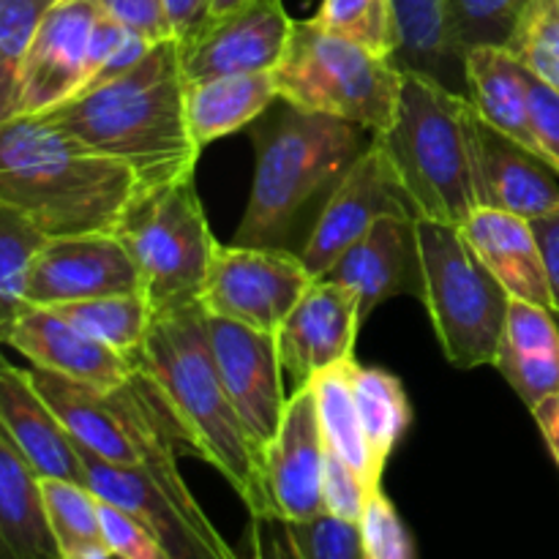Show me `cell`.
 <instances>
[{
  "mask_svg": "<svg viewBox=\"0 0 559 559\" xmlns=\"http://www.w3.org/2000/svg\"><path fill=\"white\" fill-rule=\"evenodd\" d=\"M246 131L254 140V183L235 243L300 257L320 213L377 134L353 120L306 112L284 98Z\"/></svg>",
  "mask_w": 559,
  "mask_h": 559,
  "instance_id": "6da1fadb",
  "label": "cell"
},
{
  "mask_svg": "<svg viewBox=\"0 0 559 559\" xmlns=\"http://www.w3.org/2000/svg\"><path fill=\"white\" fill-rule=\"evenodd\" d=\"M134 369L175 426L180 445L211 464L251 516H276L265 484V456L240 420L207 338L202 306L153 317Z\"/></svg>",
  "mask_w": 559,
  "mask_h": 559,
  "instance_id": "7a4b0ae2",
  "label": "cell"
},
{
  "mask_svg": "<svg viewBox=\"0 0 559 559\" xmlns=\"http://www.w3.org/2000/svg\"><path fill=\"white\" fill-rule=\"evenodd\" d=\"M33 118H44L71 140L126 164L145 189L194 178L202 153L186 118L178 38L156 44L126 74Z\"/></svg>",
  "mask_w": 559,
  "mask_h": 559,
  "instance_id": "3957f363",
  "label": "cell"
},
{
  "mask_svg": "<svg viewBox=\"0 0 559 559\" xmlns=\"http://www.w3.org/2000/svg\"><path fill=\"white\" fill-rule=\"evenodd\" d=\"M142 189L126 164L44 118L0 123V205L20 211L49 238L115 235Z\"/></svg>",
  "mask_w": 559,
  "mask_h": 559,
  "instance_id": "277c9868",
  "label": "cell"
},
{
  "mask_svg": "<svg viewBox=\"0 0 559 559\" xmlns=\"http://www.w3.org/2000/svg\"><path fill=\"white\" fill-rule=\"evenodd\" d=\"M415 218L462 227L484 207L480 115L437 80L404 71L393 126L377 134Z\"/></svg>",
  "mask_w": 559,
  "mask_h": 559,
  "instance_id": "5b68a950",
  "label": "cell"
},
{
  "mask_svg": "<svg viewBox=\"0 0 559 559\" xmlns=\"http://www.w3.org/2000/svg\"><path fill=\"white\" fill-rule=\"evenodd\" d=\"M273 80L278 98L293 107L353 120L385 134L396 118L404 71L391 58L306 20L295 22Z\"/></svg>",
  "mask_w": 559,
  "mask_h": 559,
  "instance_id": "8992f818",
  "label": "cell"
},
{
  "mask_svg": "<svg viewBox=\"0 0 559 559\" xmlns=\"http://www.w3.org/2000/svg\"><path fill=\"white\" fill-rule=\"evenodd\" d=\"M424 265V306L442 353L459 369L495 366L511 293L484 265L462 227L415 218Z\"/></svg>",
  "mask_w": 559,
  "mask_h": 559,
  "instance_id": "52a82bcc",
  "label": "cell"
},
{
  "mask_svg": "<svg viewBox=\"0 0 559 559\" xmlns=\"http://www.w3.org/2000/svg\"><path fill=\"white\" fill-rule=\"evenodd\" d=\"M115 235L140 271L153 314L200 306L218 243L207 227L194 178L142 189Z\"/></svg>",
  "mask_w": 559,
  "mask_h": 559,
  "instance_id": "ba28073f",
  "label": "cell"
},
{
  "mask_svg": "<svg viewBox=\"0 0 559 559\" xmlns=\"http://www.w3.org/2000/svg\"><path fill=\"white\" fill-rule=\"evenodd\" d=\"M311 282L314 276L293 251L216 246L200 306L211 317L276 336Z\"/></svg>",
  "mask_w": 559,
  "mask_h": 559,
  "instance_id": "9c48e42d",
  "label": "cell"
},
{
  "mask_svg": "<svg viewBox=\"0 0 559 559\" xmlns=\"http://www.w3.org/2000/svg\"><path fill=\"white\" fill-rule=\"evenodd\" d=\"M102 14L98 0H58L47 11L22 60L14 104L5 120L44 115L82 91L93 31Z\"/></svg>",
  "mask_w": 559,
  "mask_h": 559,
  "instance_id": "30bf717a",
  "label": "cell"
},
{
  "mask_svg": "<svg viewBox=\"0 0 559 559\" xmlns=\"http://www.w3.org/2000/svg\"><path fill=\"white\" fill-rule=\"evenodd\" d=\"M207 338L224 388L251 440L265 456V448L276 440L289 404L276 336L207 314Z\"/></svg>",
  "mask_w": 559,
  "mask_h": 559,
  "instance_id": "8fae6325",
  "label": "cell"
},
{
  "mask_svg": "<svg viewBox=\"0 0 559 559\" xmlns=\"http://www.w3.org/2000/svg\"><path fill=\"white\" fill-rule=\"evenodd\" d=\"M382 216H415L407 194L399 186L396 173L391 162L382 153L380 142L358 158L344 183L338 186L336 194L325 205V211L317 218L300 262L314 278H322L333 267V262L355 243L364 238L374 222Z\"/></svg>",
  "mask_w": 559,
  "mask_h": 559,
  "instance_id": "7c38bea8",
  "label": "cell"
},
{
  "mask_svg": "<svg viewBox=\"0 0 559 559\" xmlns=\"http://www.w3.org/2000/svg\"><path fill=\"white\" fill-rule=\"evenodd\" d=\"M293 27L284 0H249L213 16L189 44H180L186 82L273 71L287 52Z\"/></svg>",
  "mask_w": 559,
  "mask_h": 559,
  "instance_id": "4fadbf2b",
  "label": "cell"
},
{
  "mask_svg": "<svg viewBox=\"0 0 559 559\" xmlns=\"http://www.w3.org/2000/svg\"><path fill=\"white\" fill-rule=\"evenodd\" d=\"M142 293V278L118 235L52 238L33 265L27 306L76 304L109 295Z\"/></svg>",
  "mask_w": 559,
  "mask_h": 559,
  "instance_id": "5bb4252c",
  "label": "cell"
},
{
  "mask_svg": "<svg viewBox=\"0 0 559 559\" xmlns=\"http://www.w3.org/2000/svg\"><path fill=\"white\" fill-rule=\"evenodd\" d=\"M325 437L317 413L314 388H295L276 440L265 448V484L273 513L289 524L325 513L322 502Z\"/></svg>",
  "mask_w": 559,
  "mask_h": 559,
  "instance_id": "9a60e30c",
  "label": "cell"
},
{
  "mask_svg": "<svg viewBox=\"0 0 559 559\" xmlns=\"http://www.w3.org/2000/svg\"><path fill=\"white\" fill-rule=\"evenodd\" d=\"M360 325L358 295L344 284L314 278L276 333L278 358L295 388H304L320 371L355 358Z\"/></svg>",
  "mask_w": 559,
  "mask_h": 559,
  "instance_id": "2e32d148",
  "label": "cell"
},
{
  "mask_svg": "<svg viewBox=\"0 0 559 559\" xmlns=\"http://www.w3.org/2000/svg\"><path fill=\"white\" fill-rule=\"evenodd\" d=\"M322 278L344 284L358 295L360 320L396 295L424 298V265L415 216H382L355 240Z\"/></svg>",
  "mask_w": 559,
  "mask_h": 559,
  "instance_id": "e0dca14e",
  "label": "cell"
},
{
  "mask_svg": "<svg viewBox=\"0 0 559 559\" xmlns=\"http://www.w3.org/2000/svg\"><path fill=\"white\" fill-rule=\"evenodd\" d=\"M0 338L38 369L85 382L98 391L112 393L136 377L129 358L41 306H27L9 328L0 331Z\"/></svg>",
  "mask_w": 559,
  "mask_h": 559,
  "instance_id": "ac0fdd59",
  "label": "cell"
},
{
  "mask_svg": "<svg viewBox=\"0 0 559 559\" xmlns=\"http://www.w3.org/2000/svg\"><path fill=\"white\" fill-rule=\"evenodd\" d=\"M0 431L14 442L38 478L87 486V469L76 440L36 391L31 371L11 364L0 369Z\"/></svg>",
  "mask_w": 559,
  "mask_h": 559,
  "instance_id": "d6986e66",
  "label": "cell"
},
{
  "mask_svg": "<svg viewBox=\"0 0 559 559\" xmlns=\"http://www.w3.org/2000/svg\"><path fill=\"white\" fill-rule=\"evenodd\" d=\"M80 451L87 469V486L96 491L98 500L134 516L153 538L162 540L173 559H222L145 469L118 467V464L102 462L85 448Z\"/></svg>",
  "mask_w": 559,
  "mask_h": 559,
  "instance_id": "ffe728a7",
  "label": "cell"
},
{
  "mask_svg": "<svg viewBox=\"0 0 559 559\" xmlns=\"http://www.w3.org/2000/svg\"><path fill=\"white\" fill-rule=\"evenodd\" d=\"M462 233L511 298L555 311L544 251L527 218L497 207H478L462 224Z\"/></svg>",
  "mask_w": 559,
  "mask_h": 559,
  "instance_id": "44dd1931",
  "label": "cell"
},
{
  "mask_svg": "<svg viewBox=\"0 0 559 559\" xmlns=\"http://www.w3.org/2000/svg\"><path fill=\"white\" fill-rule=\"evenodd\" d=\"M480 186H484V207H497L527 222L559 211V186L549 164L486 126L484 120H480Z\"/></svg>",
  "mask_w": 559,
  "mask_h": 559,
  "instance_id": "7402d4cb",
  "label": "cell"
},
{
  "mask_svg": "<svg viewBox=\"0 0 559 559\" xmlns=\"http://www.w3.org/2000/svg\"><path fill=\"white\" fill-rule=\"evenodd\" d=\"M555 311L511 298L495 369L530 409L559 391V328Z\"/></svg>",
  "mask_w": 559,
  "mask_h": 559,
  "instance_id": "603a6c76",
  "label": "cell"
},
{
  "mask_svg": "<svg viewBox=\"0 0 559 559\" xmlns=\"http://www.w3.org/2000/svg\"><path fill=\"white\" fill-rule=\"evenodd\" d=\"M0 559H63L41 478L0 431Z\"/></svg>",
  "mask_w": 559,
  "mask_h": 559,
  "instance_id": "cb8c5ba5",
  "label": "cell"
},
{
  "mask_svg": "<svg viewBox=\"0 0 559 559\" xmlns=\"http://www.w3.org/2000/svg\"><path fill=\"white\" fill-rule=\"evenodd\" d=\"M467 98L486 126L538 153L530 118V71L502 47H478L464 58Z\"/></svg>",
  "mask_w": 559,
  "mask_h": 559,
  "instance_id": "d4e9b609",
  "label": "cell"
},
{
  "mask_svg": "<svg viewBox=\"0 0 559 559\" xmlns=\"http://www.w3.org/2000/svg\"><path fill=\"white\" fill-rule=\"evenodd\" d=\"M278 98L273 71L224 74L186 82V118L200 147L243 131L271 109Z\"/></svg>",
  "mask_w": 559,
  "mask_h": 559,
  "instance_id": "484cf974",
  "label": "cell"
},
{
  "mask_svg": "<svg viewBox=\"0 0 559 559\" xmlns=\"http://www.w3.org/2000/svg\"><path fill=\"white\" fill-rule=\"evenodd\" d=\"M399 20V49L393 63L467 96L464 58L448 31V0H393Z\"/></svg>",
  "mask_w": 559,
  "mask_h": 559,
  "instance_id": "4316f807",
  "label": "cell"
},
{
  "mask_svg": "<svg viewBox=\"0 0 559 559\" xmlns=\"http://www.w3.org/2000/svg\"><path fill=\"white\" fill-rule=\"evenodd\" d=\"M349 366H353V358L320 371V374L311 377L306 385L314 388L317 413H320L325 445L331 448L333 453H338V456L366 480V486H369L371 491H377L382 489V473L377 469L371 448L369 442H366L358 402H355L353 371H349Z\"/></svg>",
  "mask_w": 559,
  "mask_h": 559,
  "instance_id": "83f0119b",
  "label": "cell"
},
{
  "mask_svg": "<svg viewBox=\"0 0 559 559\" xmlns=\"http://www.w3.org/2000/svg\"><path fill=\"white\" fill-rule=\"evenodd\" d=\"M349 371H353V391L366 442H369L377 469L385 473L388 459L407 435L409 420H413L407 391L399 377L374 369V366L358 364L355 358Z\"/></svg>",
  "mask_w": 559,
  "mask_h": 559,
  "instance_id": "f1b7e54d",
  "label": "cell"
},
{
  "mask_svg": "<svg viewBox=\"0 0 559 559\" xmlns=\"http://www.w3.org/2000/svg\"><path fill=\"white\" fill-rule=\"evenodd\" d=\"M52 311L74 328H80L82 333L96 338V342L112 347L115 353L129 358L131 364L142 353V344H145L153 317H156L151 300L142 293L76 300V304L52 306Z\"/></svg>",
  "mask_w": 559,
  "mask_h": 559,
  "instance_id": "f546056e",
  "label": "cell"
},
{
  "mask_svg": "<svg viewBox=\"0 0 559 559\" xmlns=\"http://www.w3.org/2000/svg\"><path fill=\"white\" fill-rule=\"evenodd\" d=\"M49 240L31 218L0 205V331L27 309V282Z\"/></svg>",
  "mask_w": 559,
  "mask_h": 559,
  "instance_id": "4dcf8cb0",
  "label": "cell"
},
{
  "mask_svg": "<svg viewBox=\"0 0 559 559\" xmlns=\"http://www.w3.org/2000/svg\"><path fill=\"white\" fill-rule=\"evenodd\" d=\"M41 495L63 555L107 546L102 530V500L91 486L41 478Z\"/></svg>",
  "mask_w": 559,
  "mask_h": 559,
  "instance_id": "1f68e13d",
  "label": "cell"
},
{
  "mask_svg": "<svg viewBox=\"0 0 559 559\" xmlns=\"http://www.w3.org/2000/svg\"><path fill=\"white\" fill-rule=\"evenodd\" d=\"M311 20L382 58L393 60L399 49V20L393 0H322Z\"/></svg>",
  "mask_w": 559,
  "mask_h": 559,
  "instance_id": "d6a6232c",
  "label": "cell"
},
{
  "mask_svg": "<svg viewBox=\"0 0 559 559\" xmlns=\"http://www.w3.org/2000/svg\"><path fill=\"white\" fill-rule=\"evenodd\" d=\"M527 0H448V31L462 58L478 47L511 44Z\"/></svg>",
  "mask_w": 559,
  "mask_h": 559,
  "instance_id": "836d02e7",
  "label": "cell"
},
{
  "mask_svg": "<svg viewBox=\"0 0 559 559\" xmlns=\"http://www.w3.org/2000/svg\"><path fill=\"white\" fill-rule=\"evenodd\" d=\"M55 3L58 0H0V120L9 118L22 60Z\"/></svg>",
  "mask_w": 559,
  "mask_h": 559,
  "instance_id": "e575fe53",
  "label": "cell"
},
{
  "mask_svg": "<svg viewBox=\"0 0 559 559\" xmlns=\"http://www.w3.org/2000/svg\"><path fill=\"white\" fill-rule=\"evenodd\" d=\"M506 49L524 69L559 87V0H527Z\"/></svg>",
  "mask_w": 559,
  "mask_h": 559,
  "instance_id": "d590c367",
  "label": "cell"
},
{
  "mask_svg": "<svg viewBox=\"0 0 559 559\" xmlns=\"http://www.w3.org/2000/svg\"><path fill=\"white\" fill-rule=\"evenodd\" d=\"M366 559H415V546L402 516L382 489L371 491L360 519Z\"/></svg>",
  "mask_w": 559,
  "mask_h": 559,
  "instance_id": "8d00e7d4",
  "label": "cell"
},
{
  "mask_svg": "<svg viewBox=\"0 0 559 559\" xmlns=\"http://www.w3.org/2000/svg\"><path fill=\"white\" fill-rule=\"evenodd\" d=\"M304 559H366L360 524L322 513L311 522L289 524Z\"/></svg>",
  "mask_w": 559,
  "mask_h": 559,
  "instance_id": "74e56055",
  "label": "cell"
},
{
  "mask_svg": "<svg viewBox=\"0 0 559 559\" xmlns=\"http://www.w3.org/2000/svg\"><path fill=\"white\" fill-rule=\"evenodd\" d=\"M369 497L371 489L366 486V480L338 453H333L325 445V475H322V502H325V513L342 519V522L360 524Z\"/></svg>",
  "mask_w": 559,
  "mask_h": 559,
  "instance_id": "f35d334b",
  "label": "cell"
},
{
  "mask_svg": "<svg viewBox=\"0 0 559 559\" xmlns=\"http://www.w3.org/2000/svg\"><path fill=\"white\" fill-rule=\"evenodd\" d=\"M104 544L115 559H173L162 540L153 538L134 516L102 500Z\"/></svg>",
  "mask_w": 559,
  "mask_h": 559,
  "instance_id": "ab89813d",
  "label": "cell"
},
{
  "mask_svg": "<svg viewBox=\"0 0 559 559\" xmlns=\"http://www.w3.org/2000/svg\"><path fill=\"white\" fill-rule=\"evenodd\" d=\"M530 118H533L540 158L559 173V87L544 82L533 71H530Z\"/></svg>",
  "mask_w": 559,
  "mask_h": 559,
  "instance_id": "60d3db41",
  "label": "cell"
},
{
  "mask_svg": "<svg viewBox=\"0 0 559 559\" xmlns=\"http://www.w3.org/2000/svg\"><path fill=\"white\" fill-rule=\"evenodd\" d=\"M102 11L151 44L175 38L164 0H98Z\"/></svg>",
  "mask_w": 559,
  "mask_h": 559,
  "instance_id": "b9f144b4",
  "label": "cell"
},
{
  "mask_svg": "<svg viewBox=\"0 0 559 559\" xmlns=\"http://www.w3.org/2000/svg\"><path fill=\"white\" fill-rule=\"evenodd\" d=\"M238 551L243 559H304L293 527L278 516H251Z\"/></svg>",
  "mask_w": 559,
  "mask_h": 559,
  "instance_id": "7bdbcfd3",
  "label": "cell"
},
{
  "mask_svg": "<svg viewBox=\"0 0 559 559\" xmlns=\"http://www.w3.org/2000/svg\"><path fill=\"white\" fill-rule=\"evenodd\" d=\"M164 5L180 44H189L213 16V0H164Z\"/></svg>",
  "mask_w": 559,
  "mask_h": 559,
  "instance_id": "ee69618b",
  "label": "cell"
},
{
  "mask_svg": "<svg viewBox=\"0 0 559 559\" xmlns=\"http://www.w3.org/2000/svg\"><path fill=\"white\" fill-rule=\"evenodd\" d=\"M530 224H533L540 251H544L551 300H555V314H559V211L549 213V216L533 218Z\"/></svg>",
  "mask_w": 559,
  "mask_h": 559,
  "instance_id": "f6af8a7d",
  "label": "cell"
},
{
  "mask_svg": "<svg viewBox=\"0 0 559 559\" xmlns=\"http://www.w3.org/2000/svg\"><path fill=\"white\" fill-rule=\"evenodd\" d=\"M533 415L535 420H538L540 435H544L546 445H549L551 456H555L559 467V391L551 393L549 399H544V402L533 409Z\"/></svg>",
  "mask_w": 559,
  "mask_h": 559,
  "instance_id": "bcb514c9",
  "label": "cell"
},
{
  "mask_svg": "<svg viewBox=\"0 0 559 559\" xmlns=\"http://www.w3.org/2000/svg\"><path fill=\"white\" fill-rule=\"evenodd\" d=\"M63 559H115L112 551L107 546L102 549H85V551H71V555H63Z\"/></svg>",
  "mask_w": 559,
  "mask_h": 559,
  "instance_id": "7dc6e473",
  "label": "cell"
},
{
  "mask_svg": "<svg viewBox=\"0 0 559 559\" xmlns=\"http://www.w3.org/2000/svg\"><path fill=\"white\" fill-rule=\"evenodd\" d=\"M243 3H249V0H213V16L227 14V11L238 9V5H243ZM213 16H211V20H213Z\"/></svg>",
  "mask_w": 559,
  "mask_h": 559,
  "instance_id": "c3c4849f",
  "label": "cell"
}]
</instances>
